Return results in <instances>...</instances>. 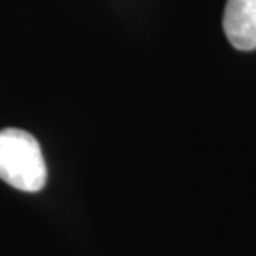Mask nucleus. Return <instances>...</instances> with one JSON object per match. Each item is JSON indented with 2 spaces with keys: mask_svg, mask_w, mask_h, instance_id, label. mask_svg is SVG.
<instances>
[{
  "mask_svg": "<svg viewBox=\"0 0 256 256\" xmlns=\"http://www.w3.org/2000/svg\"><path fill=\"white\" fill-rule=\"evenodd\" d=\"M0 178L23 192H40L46 186L44 154L30 133L16 128L0 131Z\"/></svg>",
  "mask_w": 256,
  "mask_h": 256,
  "instance_id": "1",
  "label": "nucleus"
},
{
  "mask_svg": "<svg viewBox=\"0 0 256 256\" xmlns=\"http://www.w3.org/2000/svg\"><path fill=\"white\" fill-rule=\"evenodd\" d=\"M224 32L230 44L241 52L256 50V0H228Z\"/></svg>",
  "mask_w": 256,
  "mask_h": 256,
  "instance_id": "2",
  "label": "nucleus"
}]
</instances>
